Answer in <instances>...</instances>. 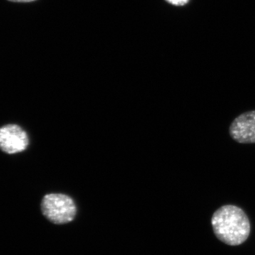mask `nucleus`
I'll return each instance as SVG.
<instances>
[{
    "mask_svg": "<svg viewBox=\"0 0 255 255\" xmlns=\"http://www.w3.org/2000/svg\"><path fill=\"white\" fill-rule=\"evenodd\" d=\"M211 225L216 237L227 246H241L251 234L248 215L244 210L232 204L216 210L211 218Z\"/></svg>",
    "mask_w": 255,
    "mask_h": 255,
    "instance_id": "nucleus-1",
    "label": "nucleus"
},
{
    "mask_svg": "<svg viewBox=\"0 0 255 255\" xmlns=\"http://www.w3.org/2000/svg\"><path fill=\"white\" fill-rule=\"evenodd\" d=\"M41 210L45 217L55 224L71 222L77 213L73 199L63 194H46L42 200Z\"/></svg>",
    "mask_w": 255,
    "mask_h": 255,
    "instance_id": "nucleus-2",
    "label": "nucleus"
},
{
    "mask_svg": "<svg viewBox=\"0 0 255 255\" xmlns=\"http://www.w3.org/2000/svg\"><path fill=\"white\" fill-rule=\"evenodd\" d=\"M29 143L26 132L15 124L0 128V149L7 154L23 152Z\"/></svg>",
    "mask_w": 255,
    "mask_h": 255,
    "instance_id": "nucleus-3",
    "label": "nucleus"
},
{
    "mask_svg": "<svg viewBox=\"0 0 255 255\" xmlns=\"http://www.w3.org/2000/svg\"><path fill=\"white\" fill-rule=\"evenodd\" d=\"M229 133L238 143H255V111L245 112L236 117L230 126Z\"/></svg>",
    "mask_w": 255,
    "mask_h": 255,
    "instance_id": "nucleus-4",
    "label": "nucleus"
},
{
    "mask_svg": "<svg viewBox=\"0 0 255 255\" xmlns=\"http://www.w3.org/2000/svg\"><path fill=\"white\" fill-rule=\"evenodd\" d=\"M169 4L175 5V6H183L187 4L189 0H166Z\"/></svg>",
    "mask_w": 255,
    "mask_h": 255,
    "instance_id": "nucleus-5",
    "label": "nucleus"
},
{
    "mask_svg": "<svg viewBox=\"0 0 255 255\" xmlns=\"http://www.w3.org/2000/svg\"><path fill=\"white\" fill-rule=\"evenodd\" d=\"M8 1H12V2L27 3L31 2V1H35V0H8Z\"/></svg>",
    "mask_w": 255,
    "mask_h": 255,
    "instance_id": "nucleus-6",
    "label": "nucleus"
}]
</instances>
